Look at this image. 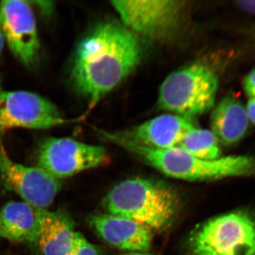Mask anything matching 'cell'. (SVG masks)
<instances>
[{"label":"cell","instance_id":"24","mask_svg":"<svg viewBox=\"0 0 255 255\" xmlns=\"http://www.w3.org/2000/svg\"><path fill=\"white\" fill-rule=\"evenodd\" d=\"M3 90H1V82H0V94L1 93V92H2Z\"/></svg>","mask_w":255,"mask_h":255},{"label":"cell","instance_id":"13","mask_svg":"<svg viewBox=\"0 0 255 255\" xmlns=\"http://www.w3.org/2000/svg\"><path fill=\"white\" fill-rule=\"evenodd\" d=\"M25 201H9L0 210V238L11 243L36 244L41 210Z\"/></svg>","mask_w":255,"mask_h":255},{"label":"cell","instance_id":"20","mask_svg":"<svg viewBox=\"0 0 255 255\" xmlns=\"http://www.w3.org/2000/svg\"><path fill=\"white\" fill-rule=\"evenodd\" d=\"M238 6L247 12L255 14V1H237Z\"/></svg>","mask_w":255,"mask_h":255},{"label":"cell","instance_id":"14","mask_svg":"<svg viewBox=\"0 0 255 255\" xmlns=\"http://www.w3.org/2000/svg\"><path fill=\"white\" fill-rule=\"evenodd\" d=\"M249 122L243 104L233 96H226L211 113V131L223 145H235L246 135Z\"/></svg>","mask_w":255,"mask_h":255},{"label":"cell","instance_id":"21","mask_svg":"<svg viewBox=\"0 0 255 255\" xmlns=\"http://www.w3.org/2000/svg\"><path fill=\"white\" fill-rule=\"evenodd\" d=\"M4 38L3 35L2 28H1V20H0V55L2 52L4 46Z\"/></svg>","mask_w":255,"mask_h":255},{"label":"cell","instance_id":"5","mask_svg":"<svg viewBox=\"0 0 255 255\" xmlns=\"http://www.w3.org/2000/svg\"><path fill=\"white\" fill-rule=\"evenodd\" d=\"M189 255H255V216L238 210L201 223L188 241Z\"/></svg>","mask_w":255,"mask_h":255},{"label":"cell","instance_id":"19","mask_svg":"<svg viewBox=\"0 0 255 255\" xmlns=\"http://www.w3.org/2000/svg\"><path fill=\"white\" fill-rule=\"evenodd\" d=\"M246 109L249 121L255 125V98L248 100Z\"/></svg>","mask_w":255,"mask_h":255},{"label":"cell","instance_id":"1","mask_svg":"<svg viewBox=\"0 0 255 255\" xmlns=\"http://www.w3.org/2000/svg\"><path fill=\"white\" fill-rule=\"evenodd\" d=\"M142 54L141 42L127 26L101 23L77 48L71 72L74 87L92 108L135 70Z\"/></svg>","mask_w":255,"mask_h":255},{"label":"cell","instance_id":"11","mask_svg":"<svg viewBox=\"0 0 255 255\" xmlns=\"http://www.w3.org/2000/svg\"><path fill=\"white\" fill-rule=\"evenodd\" d=\"M196 128L191 119L163 114L129 130L105 132L108 139H119L155 149L177 147L184 136Z\"/></svg>","mask_w":255,"mask_h":255},{"label":"cell","instance_id":"12","mask_svg":"<svg viewBox=\"0 0 255 255\" xmlns=\"http://www.w3.org/2000/svg\"><path fill=\"white\" fill-rule=\"evenodd\" d=\"M90 223L104 241L119 249L146 253L152 244V231L145 225L114 215H97Z\"/></svg>","mask_w":255,"mask_h":255},{"label":"cell","instance_id":"15","mask_svg":"<svg viewBox=\"0 0 255 255\" xmlns=\"http://www.w3.org/2000/svg\"><path fill=\"white\" fill-rule=\"evenodd\" d=\"M75 226L63 211L41 210V230L36 245L43 255H71Z\"/></svg>","mask_w":255,"mask_h":255},{"label":"cell","instance_id":"3","mask_svg":"<svg viewBox=\"0 0 255 255\" xmlns=\"http://www.w3.org/2000/svg\"><path fill=\"white\" fill-rule=\"evenodd\" d=\"M110 140L135 154L166 175L182 180H217L255 173V158L251 156H226L206 160L194 157L179 147L155 149L119 139Z\"/></svg>","mask_w":255,"mask_h":255},{"label":"cell","instance_id":"17","mask_svg":"<svg viewBox=\"0 0 255 255\" xmlns=\"http://www.w3.org/2000/svg\"><path fill=\"white\" fill-rule=\"evenodd\" d=\"M71 255H102L100 250L90 243L83 235L75 232Z\"/></svg>","mask_w":255,"mask_h":255},{"label":"cell","instance_id":"8","mask_svg":"<svg viewBox=\"0 0 255 255\" xmlns=\"http://www.w3.org/2000/svg\"><path fill=\"white\" fill-rule=\"evenodd\" d=\"M66 122L49 100L32 92H1L0 132L14 128L48 129Z\"/></svg>","mask_w":255,"mask_h":255},{"label":"cell","instance_id":"9","mask_svg":"<svg viewBox=\"0 0 255 255\" xmlns=\"http://www.w3.org/2000/svg\"><path fill=\"white\" fill-rule=\"evenodd\" d=\"M0 175L4 187L38 209L49 207L61 188L60 180L40 167H27L10 159L2 144H0Z\"/></svg>","mask_w":255,"mask_h":255},{"label":"cell","instance_id":"16","mask_svg":"<svg viewBox=\"0 0 255 255\" xmlns=\"http://www.w3.org/2000/svg\"><path fill=\"white\" fill-rule=\"evenodd\" d=\"M177 147L206 160H214L222 155L220 142L214 132L196 127L188 132Z\"/></svg>","mask_w":255,"mask_h":255},{"label":"cell","instance_id":"10","mask_svg":"<svg viewBox=\"0 0 255 255\" xmlns=\"http://www.w3.org/2000/svg\"><path fill=\"white\" fill-rule=\"evenodd\" d=\"M0 20L4 41L23 65L36 63L40 43L36 18L31 5L25 1H1Z\"/></svg>","mask_w":255,"mask_h":255},{"label":"cell","instance_id":"18","mask_svg":"<svg viewBox=\"0 0 255 255\" xmlns=\"http://www.w3.org/2000/svg\"><path fill=\"white\" fill-rule=\"evenodd\" d=\"M243 87L247 95L251 98H255V68L246 75Z\"/></svg>","mask_w":255,"mask_h":255},{"label":"cell","instance_id":"4","mask_svg":"<svg viewBox=\"0 0 255 255\" xmlns=\"http://www.w3.org/2000/svg\"><path fill=\"white\" fill-rule=\"evenodd\" d=\"M217 75L205 63H195L174 72L159 88L160 110L192 119L214 107Z\"/></svg>","mask_w":255,"mask_h":255},{"label":"cell","instance_id":"23","mask_svg":"<svg viewBox=\"0 0 255 255\" xmlns=\"http://www.w3.org/2000/svg\"><path fill=\"white\" fill-rule=\"evenodd\" d=\"M2 183H0V196H1V193H2V190H1V187H2Z\"/></svg>","mask_w":255,"mask_h":255},{"label":"cell","instance_id":"2","mask_svg":"<svg viewBox=\"0 0 255 255\" xmlns=\"http://www.w3.org/2000/svg\"><path fill=\"white\" fill-rule=\"evenodd\" d=\"M180 206V198L173 188L165 183L142 178L119 183L103 201L109 214L133 220L152 231H163L170 227Z\"/></svg>","mask_w":255,"mask_h":255},{"label":"cell","instance_id":"7","mask_svg":"<svg viewBox=\"0 0 255 255\" xmlns=\"http://www.w3.org/2000/svg\"><path fill=\"white\" fill-rule=\"evenodd\" d=\"M102 146L89 145L68 137H49L41 142L38 167L55 179H65L108 162Z\"/></svg>","mask_w":255,"mask_h":255},{"label":"cell","instance_id":"6","mask_svg":"<svg viewBox=\"0 0 255 255\" xmlns=\"http://www.w3.org/2000/svg\"><path fill=\"white\" fill-rule=\"evenodd\" d=\"M112 4L124 26L135 34L157 41H167L176 36L189 7L187 1L172 0H114Z\"/></svg>","mask_w":255,"mask_h":255},{"label":"cell","instance_id":"22","mask_svg":"<svg viewBox=\"0 0 255 255\" xmlns=\"http://www.w3.org/2000/svg\"><path fill=\"white\" fill-rule=\"evenodd\" d=\"M124 255H150L147 254V253H128V254Z\"/></svg>","mask_w":255,"mask_h":255}]
</instances>
